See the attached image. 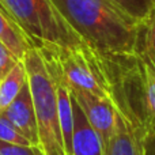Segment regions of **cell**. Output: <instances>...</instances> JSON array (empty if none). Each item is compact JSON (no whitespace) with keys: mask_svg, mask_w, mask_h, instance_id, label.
<instances>
[{"mask_svg":"<svg viewBox=\"0 0 155 155\" xmlns=\"http://www.w3.org/2000/svg\"><path fill=\"white\" fill-rule=\"evenodd\" d=\"M114 2L139 22L144 21L151 8L155 5V0H114Z\"/></svg>","mask_w":155,"mask_h":155,"instance_id":"cell-12","label":"cell"},{"mask_svg":"<svg viewBox=\"0 0 155 155\" xmlns=\"http://www.w3.org/2000/svg\"><path fill=\"white\" fill-rule=\"evenodd\" d=\"M3 3L31 48L76 46L84 42L51 0H3Z\"/></svg>","mask_w":155,"mask_h":155,"instance_id":"cell-4","label":"cell"},{"mask_svg":"<svg viewBox=\"0 0 155 155\" xmlns=\"http://www.w3.org/2000/svg\"><path fill=\"white\" fill-rule=\"evenodd\" d=\"M19 61L21 60L16 59L12 52L0 41V80L4 79Z\"/></svg>","mask_w":155,"mask_h":155,"instance_id":"cell-15","label":"cell"},{"mask_svg":"<svg viewBox=\"0 0 155 155\" xmlns=\"http://www.w3.org/2000/svg\"><path fill=\"white\" fill-rule=\"evenodd\" d=\"M0 155H44L38 146H22L0 142Z\"/></svg>","mask_w":155,"mask_h":155,"instance_id":"cell-14","label":"cell"},{"mask_svg":"<svg viewBox=\"0 0 155 155\" xmlns=\"http://www.w3.org/2000/svg\"><path fill=\"white\" fill-rule=\"evenodd\" d=\"M34 104L38 128V147L44 155H65L60 125L57 88L41 53L30 48L23 57Z\"/></svg>","mask_w":155,"mask_h":155,"instance_id":"cell-3","label":"cell"},{"mask_svg":"<svg viewBox=\"0 0 155 155\" xmlns=\"http://www.w3.org/2000/svg\"><path fill=\"white\" fill-rule=\"evenodd\" d=\"M0 12H2L3 15H4L5 18H7L8 21L11 22V23H14V25H15V26H18V25L15 23V21H14V18H12V16H11V14L7 11V8H5V5H4V3H3V0H0ZM18 27H19V26H18ZM19 29H21V27H19ZM23 34H25V33H23Z\"/></svg>","mask_w":155,"mask_h":155,"instance_id":"cell-17","label":"cell"},{"mask_svg":"<svg viewBox=\"0 0 155 155\" xmlns=\"http://www.w3.org/2000/svg\"><path fill=\"white\" fill-rule=\"evenodd\" d=\"M0 142L11 143V144H22V146L31 144V143L19 132V129L16 128L8 118H5L2 113H0Z\"/></svg>","mask_w":155,"mask_h":155,"instance_id":"cell-13","label":"cell"},{"mask_svg":"<svg viewBox=\"0 0 155 155\" xmlns=\"http://www.w3.org/2000/svg\"><path fill=\"white\" fill-rule=\"evenodd\" d=\"M0 113L11 121L31 144L38 146L37 118L29 82L25 83L15 99Z\"/></svg>","mask_w":155,"mask_h":155,"instance_id":"cell-6","label":"cell"},{"mask_svg":"<svg viewBox=\"0 0 155 155\" xmlns=\"http://www.w3.org/2000/svg\"><path fill=\"white\" fill-rule=\"evenodd\" d=\"M27 82V72L23 61H19L10 74L0 80V112L4 110L19 94Z\"/></svg>","mask_w":155,"mask_h":155,"instance_id":"cell-10","label":"cell"},{"mask_svg":"<svg viewBox=\"0 0 155 155\" xmlns=\"http://www.w3.org/2000/svg\"><path fill=\"white\" fill-rule=\"evenodd\" d=\"M142 155H155V134H147L143 137Z\"/></svg>","mask_w":155,"mask_h":155,"instance_id":"cell-16","label":"cell"},{"mask_svg":"<svg viewBox=\"0 0 155 155\" xmlns=\"http://www.w3.org/2000/svg\"><path fill=\"white\" fill-rule=\"evenodd\" d=\"M104 153L105 155H142V140L118 114Z\"/></svg>","mask_w":155,"mask_h":155,"instance_id":"cell-8","label":"cell"},{"mask_svg":"<svg viewBox=\"0 0 155 155\" xmlns=\"http://www.w3.org/2000/svg\"><path fill=\"white\" fill-rule=\"evenodd\" d=\"M68 88H70V93L72 94V97L76 99L78 105L84 112L86 117L88 118L93 128L99 135L105 148L113 132V128H114L116 116H117L114 106L112 105V102L98 98L86 90L72 87L70 84H68Z\"/></svg>","mask_w":155,"mask_h":155,"instance_id":"cell-5","label":"cell"},{"mask_svg":"<svg viewBox=\"0 0 155 155\" xmlns=\"http://www.w3.org/2000/svg\"><path fill=\"white\" fill-rule=\"evenodd\" d=\"M139 41L153 56H155V5L151 8L144 21L140 22Z\"/></svg>","mask_w":155,"mask_h":155,"instance_id":"cell-11","label":"cell"},{"mask_svg":"<svg viewBox=\"0 0 155 155\" xmlns=\"http://www.w3.org/2000/svg\"><path fill=\"white\" fill-rule=\"evenodd\" d=\"M60 15L91 48L102 53L134 52L140 22L114 0H51Z\"/></svg>","mask_w":155,"mask_h":155,"instance_id":"cell-2","label":"cell"},{"mask_svg":"<svg viewBox=\"0 0 155 155\" xmlns=\"http://www.w3.org/2000/svg\"><path fill=\"white\" fill-rule=\"evenodd\" d=\"M74 116V134H72V153L74 155H105L104 144L86 117L82 107L71 94Z\"/></svg>","mask_w":155,"mask_h":155,"instance_id":"cell-7","label":"cell"},{"mask_svg":"<svg viewBox=\"0 0 155 155\" xmlns=\"http://www.w3.org/2000/svg\"><path fill=\"white\" fill-rule=\"evenodd\" d=\"M88 48L117 114L140 140L155 134V56L140 41L134 52L125 53H102Z\"/></svg>","mask_w":155,"mask_h":155,"instance_id":"cell-1","label":"cell"},{"mask_svg":"<svg viewBox=\"0 0 155 155\" xmlns=\"http://www.w3.org/2000/svg\"><path fill=\"white\" fill-rule=\"evenodd\" d=\"M0 41L21 61L23 60L26 52L31 48V45L25 37L23 31L18 26L11 23L2 12H0Z\"/></svg>","mask_w":155,"mask_h":155,"instance_id":"cell-9","label":"cell"}]
</instances>
